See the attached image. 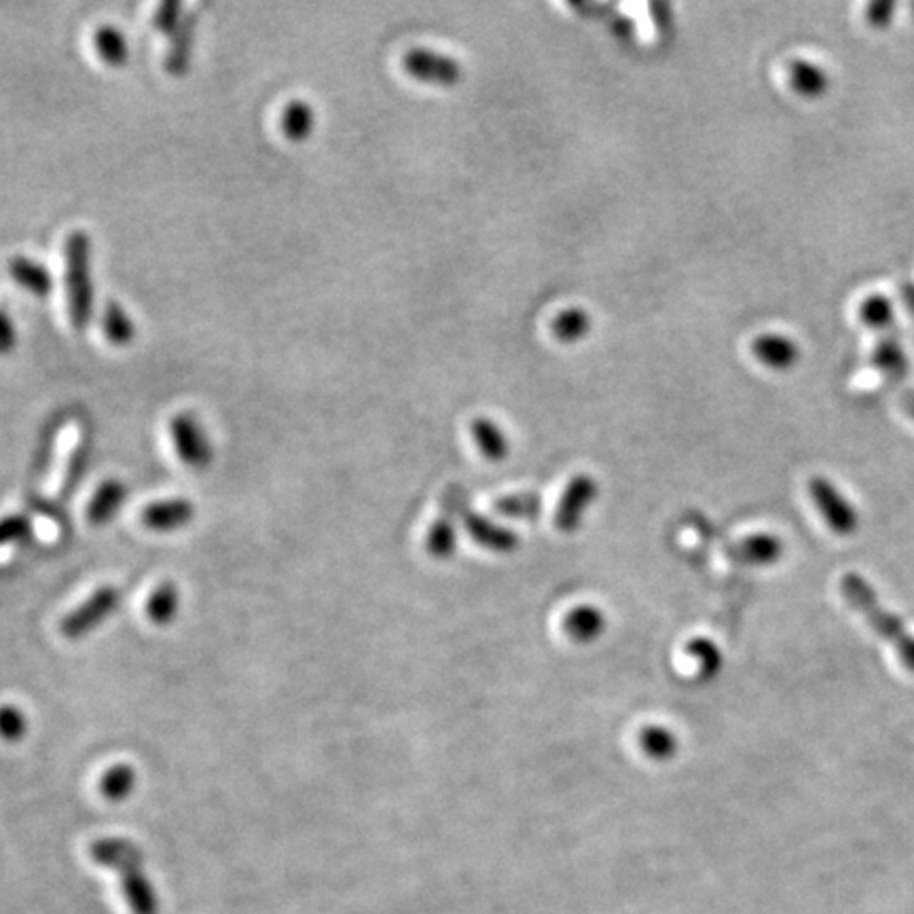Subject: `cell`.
I'll return each instance as SVG.
<instances>
[{"mask_svg": "<svg viewBox=\"0 0 914 914\" xmlns=\"http://www.w3.org/2000/svg\"><path fill=\"white\" fill-rule=\"evenodd\" d=\"M64 284L70 324L77 331L89 329L96 311L93 286V242L87 231H73L64 242Z\"/></svg>", "mask_w": 914, "mask_h": 914, "instance_id": "1", "label": "cell"}, {"mask_svg": "<svg viewBox=\"0 0 914 914\" xmlns=\"http://www.w3.org/2000/svg\"><path fill=\"white\" fill-rule=\"evenodd\" d=\"M840 591L845 599L858 609L861 616H866L870 627L900 652L904 665L914 671V638L906 631L900 618H895L879 604L874 588L858 574H845L840 581Z\"/></svg>", "mask_w": 914, "mask_h": 914, "instance_id": "2", "label": "cell"}, {"mask_svg": "<svg viewBox=\"0 0 914 914\" xmlns=\"http://www.w3.org/2000/svg\"><path fill=\"white\" fill-rule=\"evenodd\" d=\"M119 602H121V595L114 586L96 588L87 602L62 618L59 623L62 636L68 639L85 638L111 616L119 606Z\"/></svg>", "mask_w": 914, "mask_h": 914, "instance_id": "3", "label": "cell"}, {"mask_svg": "<svg viewBox=\"0 0 914 914\" xmlns=\"http://www.w3.org/2000/svg\"><path fill=\"white\" fill-rule=\"evenodd\" d=\"M169 430H172L176 453L183 464H187L195 471L210 466L214 458V449H212L206 428L199 423L197 417L191 414H178L172 417Z\"/></svg>", "mask_w": 914, "mask_h": 914, "instance_id": "4", "label": "cell"}, {"mask_svg": "<svg viewBox=\"0 0 914 914\" xmlns=\"http://www.w3.org/2000/svg\"><path fill=\"white\" fill-rule=\"evenodd\" d=\"M403 68L419 84L434 87H453L462 81L464 68L455 57L437 54L432 49H411L403 57Z\"/></svg>", "mask_w": 914, "mask_h": 914, "instance_id": "5", "label": "cell"}, {"mask_svg": "<svg viewBox=\"0 0 914 914\" xmlns=\"http://www.w3.org/2000/svg\"><path fill=\"white\" fill-rule=\"evenodd\" d=\"M808 494L815 499L822 517L834 533L851 536L858 529V513L854 504L845 498L836 485L824 476H815L808 481Z\"/></svg>", "mask_w": 914, "mask_h": 914, "instance_id": "6", "label": "cell"}, {"mask_svg": "<svg viewBox=\"0 0 914 914\" xmlns=\"http://www.w3.org/2000/svg\"><path fill=\"white\" fill-rule=\"evenodd\" d=\"M751 354L773 371H788L801 361V348L788 334L764 333L753 339Z\"/></svg>", "mask_w": 914, "mask_h": 914, "instance_id": "7", "label": "cell"}, {"mask_svg": "<svg viewBox=\"0 0 914 914\" xmlns=\"http://www.w3.org/2000/svg\"><path fill=\"white\" fill-rule=\"evenodd\" d=\"M597 498V483L591 476H576L557 510V527L563 531H572L581 524V517L586 506Z\"/></svg>", "mask_w": 914, "mask_h": 914, "instance_id": "8", "label": "cell"}, {"mask_svg": "<svg viewBox=\"0 0 914 914\" xmlns=\"http://www.w3.org/2000/svg\"><path fill=\"white\" fill-rule=\"evenodd\" d=\"M9 276L36 299L49 297L56 286L52 272L41 261L30 258L24 254H18L9 261Z\"/></svg>", "mask_w": 914, "mask_h": 914, "instance_id": "9", "label": "cell"}, {"mask_svg": "<svg viewBox=\"0 0 914 914\" xmlns=\"http://www.w3.org/2000/svg\"><path fill=\"white\" fill-rule=\"evenodd\" d=\"M194 517L195 508L189 499H162L144 508L142 524L153 531H174L191 524Z\"/></svg>", "mask_w": 914, "mask_h": 914, "instance_id": "10", "label": "cell"}, {"mask_svg": "<svg viewBox=\"0 0 914 914\" xmlns=\"http://www.w3.org/2000/svg\"><path fill=\"white\" fill-rule=\"evenodd\" d=\"M89 856L98 866L112 868L117 872L132 868V866H142L144 861V854L140 851L139 845L125 838H100L91 843Z\"/></svg>", "mask_w": 914, "mask_h": 914, "instance_id": "11", "label": "cell"}, {"mask_svg": "<svg viewBox=\"0 0 914 914\" xmlns=\"http://www.w3.org/2000/svg\"><path fill=\"white\" fill-rule=\"evenodd\" d=\"M121 887L128 900V906L134 914H159V898L148 877L142 872V866H132L121 870Z\"/></svg>", "mask_w": 914, "mask_h": 914, "instance_id": "12", "label": "cell"}, {"mask_svg": "<svg viewBox=\"0 0 914 914\" xmlns=\"http://www.w3.org/2000/svg\"><path fill=\"white\" fill-rule=\"evenodd\" d=\"M318 117L307 100H290L279 112L282 136L293 144H304L316 132Z\"/></svg>", "mask_w": 914, "mask_h": 914, "instance_id": "13", "label": "cell"}, {"mask_svg": "<svg viewBox=\"0 0 914 914\" xmlns=\"http://www.w3.org/2000/svg\"><path fill=\"white\" fill-rule=\"evenodd\" d=\"M788 79L790 87L803 98H819L830 87L828 73L808 59H792L788 64Z\"/></svg>", "mask_w": 914, "mask_h": 914, "instance_id": "14", "label": "cell"}, {"mask_svg": "<svg viewBox=\"0 0 914 914\" xmlns=\"http://www.w3.org/2000/svg\"><path fill=\"white\" fill-rule=\"evenodd\" d=\"M128 499V487H125V483H121V481H117V478H111V481H104L100 487H98V492L93 494V498L89 502V508H87V519L93 524V526H104V524H109L112 517L121 510V506H123V502Z\"/></svg>", "mask_w": 914, "mask_h": 914, "instance_id": "15", "label": "cell"}, {"mask_svg": "<svg viewBox=\"0 0 914 914\" xmlns=\"http://www.w3.org/2000/svg\"><path fill=\"white\" fill-rule=\"evenodd\" d=\"M93 49L98 57L112 68H123L132 57L128 36L123 34V30L111 24L100 26L93 32Z\"/></svg>", "mask_w": 914, "mask_h": 914, "instance_id": "16", "label": "cell"}, {"mask_svg": "<svg viewBox=\"0 0 914 914\" xmlns=\"http://www.w3.org/2000/svg\"><path fill=\"white\" fill-rule=\"evenodd\" d=\"M102 331L114 348H130L136 341L139 327L123 305L109 301L102 313Z\"/></svg>", "mask_w": 914, "mask_h": 914, "instance_id": "17", "label": "cell"}, {"mask_svg": "<svg viewBox=\"0 0 914 914\" xmlns=\"http://www.w3.org/2000/svg\"><path fill=\"white\" fill-rule=\"evenodd\" d=\"M781 553H783L781 540H777L775 536H769V533L751 536L748 540H741V544L733 549V557L749 565L775 563Z\"/></svg>", "mask_w": 914, "mask_h": 914, "instance_id": "18", "label": "cell"}, {"mask_svg": "<svg viewBox=\"0 0 914 914\" xmlns=\"http://www.w3.org/2000/svg\"><path fill=\"white\" fill-rule=\"evenodd\" d=\"M472 437L478 444L481 453L489 460V462H499L506 458L508 453V441L504 437V432L499 430L498 423L487 419V417H476L471 426Z\"/></svg>", "mask_w": 914, "mask_h": 914, "instance_id": "19", "label": "cell"}, {"mask_svg": "<svg viewBox=\"0 0 914 914\" xmlns=\"http://www.w3.org/2000/svg\"><path fill=\"white\" fill-rule=\"evenodd\" d=\"M169 38H172V45H169V54H167L166 70L169 75L180 77L189 70V64H191L195 38L194 22H185Z\"/></svg>", "mask_w": 914, "mask_h": 914, "instance_id": "20", "label": "cell"}, {"mask_svg": "<svg viewBox=\"0 0 914 914\" xmlns=\"http://www.w3.org/2000/svg\"><path fill=\"white\" fill-rule=\"evenodd\" d=\"M178 608H180V595H178L176 584L164 582L151 593V597L146 602V616L155 625H167L176 618Z\"/></svg>", "mask_w": 914, "mask_h": 914, "instance_id": "21", "label": "cell"}, {"mask_svg": "<svg viewBox=\"0 0 914 914\" xmlns=\"http://www.w3.org/2000/svg\"><path fill=\"white\" fill-rule=\"evenodd\" d=\"M872 364L893 379H900L909 371V359L904 348L895 339H881L872 350Z\"/></svg>", "mask_w": 914, "mask_h": 914, "instance_id": "22", "label": "cell"}, {"mask_svg": "<svg viewBox=\"0 0 914 914\" xmlns=\"http://www.w3.org/2000/svg\"><path fill=\"white\" fill-rule=\"evenodd\" d=\"M591 327V316L581 307H572L554 318L553 334L561 343H576L588 334Z\"/></svg>", "mask_w": 914, "mask_h": 914, "instance_id": "23", "label": "cell"}, {"mask_svg": "<svg viewBox=\"0 0 914 914\" xmlns=\"http://www.w3.org/2000/svg\"><path fill=\"white\" fill-rule=\"evenodd\" d=\"M134 788H136V771L130 764L112 767L100 781V792L111 803L125 801L134 792Z\"/></svg>", "mask_w": 914, "mask_h": 914, "instance_id": "24", "label": "cell"}, {"mask_svg": "<svg viewBox=\"0 0 914 914\" xmlns=\"http://www.w3.org/2000/svg\"><path fill=\"white\" fill-rule=\"evenodd\" d=\"M893 318H895L893 304H891V299H889V297L881 295V293H874V295L866 297V299L859 304V320H861L866 327L874 329V331H883L887 327H891Z\"/></svg>", "mask_w": 914, "mask_h": 914, "instance_id": "25", "label": "cell"}, {"mask_svg": "<svg viewBox=\"0 0 914 914\" xmlns=\"http://www.w3.org/2000/svg\"><path fill=\"white\" fill-rule=\"evenodd\" d=\"M565 629L572 638L581 639V641H588L595 639L602 631H604V616L597 608H588L582 606L576 608L565 620Z\"/></svg>", "mask_w": 914, "mask_h": 914, "instance_id": "26", "label": "cell"}, {"mask_svg": "<svg viewBox=\"0 0 914 914\" xmlns=\"http://www.w3.org/2000/svg\"><path fill=\"white\" fill-rule=\"evenodd\" d=\"M469 531H471L472 538H476L481 544L492 547L496 551H508L517 544V538L510 531L492 527L478 517H469Z\"/></svg>", "mask_w": 914, "mask_h": 914, "instance_id": "27", "label": "cell"}, {"mask_svg": "<svg viewBox=\"0 0 914 914\" xmlns=\"http://www.w3.org/2000/svg\"><path fill=\"white\" fill-rule=\"evenodd\" d=\"M639 744H641V749L652 758L665 760V758L675 753V737L661 726H648L641 733Z\"/></svg>", "mask_w": 914, "mask_h": 914, "instance_id": "28", "label": "cell"}, {"mask_svg": "<svg viewBox=\"0 0 914 914\" xmlns=\"http://www.w3.org/2000/svg\"><path fill=\"white\" fill-rule=\"evenodd\" d=\"M29 733V720L15 705H0V739L7 744L22 741Z\"/></svg>", "mask_w": 914, "mask_h": 914, "instance_id": "29", "label": "cell"}, {"mask_svg": "<svg viewBox=\"0 0 914 914\" xmlns=\"http://www.w3.org/2000/svg\"><path fill=\"white\" fill-rule=\"evenodd\" d=\"M185 24L183 20V4L178 2H164L155 13V26L172 36L176 30Z\"/></svg>", "mask_w": 914, "mask_h": 914, "instance_id": "30", "label": "cell"}, {"mask_svg": "<svg viewBox=\"0 0 914 914\" xmlns=\"http://www.w3.org/2000/svg\"><path fill=\"white\" fill-rule=\"evenodd\" d=\"M30 533V521L22 515H11L0 521V547L20 542Z\"/></svg>", "mask_w": 914, "mask_h": 914, "instance_id": "31", "label": "cell"}, {"mask_svg": "<svg viewBox=\"0 0 914 914\" xmlns=\"http://www.w3.org/2000/svg\"><path fill=\"white\" fill-rule=\"evenodd\" d=\"M895 9H898L895 0H874L866 7V20L874 29H887L893 20Z\"/></svg>", "mask_w": 914, "mask_h": 914, "instance_id": "32", "label": "cell"}, {"mask_svg": "<svg viewBox=\"0 0 914 914\" xmlns=\"http://www.w3.org/2000/svg\"><path fill=\"white\" fill-rule=\"evenodd\" d=\"M428 544H430V551L437 554V557H444V554L451 553V551L455 549V533H453V527L449 526L447 521L437 524L434 529H432V533H430Z\"/></svg>", "mask_w": 914, "mask_h": 914, "instance_id": "33", "label": "cell"}, {"mask_svg": "<svg viewBox=\"0 0 914 914\" xmlns=\"http://www.w3.org/2000/svg\"><path fill=\"white\" fill-rule=\"evenodd\" d=\"M20 343V331L13 322V318L0 309V356H9Z\"/></svg>", "mask_w": 914, "mask_h": 914, "instance_id": "34", "label": "cell"}, {"mask_svg": "<svg viewBox=\"0 0 914 914\" xmlns=\"http://www.w3.org/2000/svg\"><path fill=\"white\" fill-rule=\"evenodd\" d=\"M691 650H693L694 654H698L703 659V663L707 667V673L709 671L716 673V669L720 667V654H718V650H716L714 643H709V641H693Z\"/></svg>", "mask_w": 914, "mask_h": 914, "instance_id": "35", "label": "cell"}, {"mask_svg": "<svg viewBox=\"0 0 914 914\" xmlns=\"http://www.w3.org/2000/svg\"><path fill=\"white\" fill-rule=\"evenodd\" d=\"M902 299H904L906 309L914 316V282H904L902 284Z\"/></svg>", "mask_w": 914, "mask_h": 914, "instance_id": "36", "label": "cell"}, {"mask_svg": "<svg viewBox=\"0 0 914 914\" xmlns=\"http://www.w3.org/2000/svg\"><path fill=\"white\" fill-rule=\"evenodd\" d=\"M902 407L909 411V416L914 417V389L906 392L902 398Z\"/></svg>", "mask_w": 914, "mask_h": 914, "instance_id": "37", "label": "cell"}, {"mask_svg": "<svg viewBox=\"0 0 914 914\" xmlns=\"http://www.w3.org/2000/svg\"><path fill=\"white\" fill-rule=\"evenodd\" d=\"M913 11H914V4H913Z\"/></svg>", "mask_w": 914, "mask_h": 914, "instance_id": "38", "label": "cell"}]
</instances>
